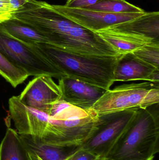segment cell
I'll return each mask as SVG.
<instances>
[{
	"mask_svg": "<svg viewBox=\"0 0 159 160\" xmlns=\"http://www.w3.org/2000/svg\"><path fill=\"white\" fill-rule=\"evenodd\" d=\"M64 74L107 90L114 83V73L119 56H88L65 51L49 43L32 45Z\"/></svg>",
	"mask_w": 159,
	"mask_h": 160,
	"instance_id": "cell-2",
	"label": "cell"
},
{
	"mask_svg": "<svg viewBox=\"0 0 159 160\" xmlns=\"http://www.w3.org/2000/svg\"><path fill=\"white\" fill-rule=\"evenodd\" d=\"M47 126L42 141L57 146L79 147L90 138L99 120L91 109L84 110L60 100L47 113Z\"/></svg>",
	"mask_w": 159,
	"mask_h": 160,
	"instance_id": "cell-3",
	"label": "cell"
},
{
	"mask_svg": "<svg viewBox=\"0 0 159 160\" xmlns=\"http://www.w3.org/2000/svg\"><path fill=\"white\" fill-rule=\"evenodd\" d=\"M97 160H106L105 158H100L98 159Z\"/></svg>",
	"mask_w": 159,
	"mask_h": 160,
	"instance_id": "cell-23",
	"label": "cell"
},
{
	"mask_svg": "<svg viewBox=\"0 0 159 160\" xmlns=\"http://www.w3.org/2000/svg\"><path fill=\"white\" fill-rule=\"evenodd\" d=\"M19 21L45 37L49 44L65 51L88 56H119L100 36L78 25L44 1L29 0L13 13Z\"/></svg>",
	"mask_w": 159,
	"mask_h": 160,
	"instance_id": "cell-1",
	"label": "cell"
},
{
	"mask_svg": "<svg viewBox=\"0 0 159 160\" xmlns=\"http://www.w3.org/2000/svg\"><path fill=\"white\" fill-rule=\"evenodd\" d=\"M159 84L149 82L124 84L106 90L91 109L98 116L159 102Z\"/></svg>",
	"mask_w": 159,
	"mask_h": 160,
	"instance_id": "cell-5",
	"label": "cell"
},
{
	"mask_svg": "<svg viewBox=\"0 0 159 160\" xmlns=\"http://www.w3.org/2000/svg\"><path fill=\"white\" fill-rule=\"evenodd\" d=\"M138 108L99 116L96 128L79 147L100 158H105L135 117Z\"/></svg>",
	"mask_w": 159,
	"mask_h": 160,
	"instance_id": "cell-7",
	"label": "cell"
},
{
	"mask_svg": "<svg viewBox=\"0 0 159 160\" xmlns=\"http://www.w3.org/2000/svg\"><path fill=\"white\" fill-rule=\"evenodd\" d=\"M101 1L102 0H70L64 5L72 8H85Z\"/></svg>",
	"mask_w": 159,
	"mask_h": 160,
	"instance_id": "cell-22",
	"label": "cell"
},
{
	"mask_svg": "<svg viewBox=\"0 0 159 160\" xmlns=\"http://www.w3.org/2000/svg\"><path fill=\"white\" fill-rule=\"evenodd\" d=\"M0 75L14 88L22 83L30 77L23 69L13 63L1 52Z\"/></svg>",
	"mask_w": 159,
	"mask_h": 160,
	"instance_id": "cell-18",
	"label": "cell"
},
{
	"mask_svg": "<svg viewBox=\"0 0 159 160\" xmlns=\"http://www.w3.org/2000/svg\"><path fill=\"white\" fill-rule=\"evenodd\" d=\"M0 160H30L20 135L10 128L0 144Z\"/></svg>",
	"mask_w": 159,
	"mask_h": 160,
	"instance_id": "cell-15",
	"label": "cell"
},
{
	"mask_svg": "<svg viewBox=\"0 0 159 160\" xmlns=\"http://www.w3.org/2000/svg\"><path fill=\"white\" fill-rule=\"evenodd\" d=\"M0 52L29 76H48L60 79L63 73L30 45L8 34L0 23Z\"/></svg>",
	"mask_w": 159,
	"mask_h": 160,
	"instance_id": "cell-6",
	"label": "cell"
},
{
	"mask_svg": "<svg viewBox=\"0 0 159 160\" xmlns=\"http://www.w3.org/2000/svg\"><path fill=\"white\" fill-rule=\"evenodd\" d=\"M133 53L145 62L159 69V46L147 45Z\"/></svg>",
	"mask_w": 159,
	"mask_h": 160,
	"instance_id": "cell-19",
	"label": "cell"
},
{
	"mask_svg": "<svg viewBox=\"0 0 159 160\" xmlns=\"http://www.w3.org/2000/svg\"><path fill=\"white\" fill-rule=\"evenodd\" d=\"M85 8L113 13L146 12L141 8L136 6L126 0H102Z\"/></svg>",
	"mask_w": 159,
	"mask_h": 160,
	"instance_id": "cell-17",
	"label": "cell"
},
{
	"mask_svg": "<svg viewBox=\"0 0 159 160\" xmlns=\"http://www.w3.org/2000/svg\"><path fill=\"white\" fill-rule=\"evenodd\" d=\"M14 12L9 0H0V23L12 18Z\"/></svg>",
	"mask_w": 159,
	"mask_h": 160,
	"instance_id": "cell-21",
	"label": "cell"
},
{
	"mask_svg": "<svg viewBox=\"0 0 159 160\" xmlns=\"http://www.w3.org/2000/svg\"><path fill=\"white\" fill-rule=\"evenodd\" d=\"M1 23L6 32L17 40L28 45L49 43L47 38L30 26L14 18Z\"/></svg>",
	"mask_w": 159,
	"mask_h": 160,
	"instance_id": "cell-16",
	"label": "cell"
},
{
	"mask_svg": "<svg viewBox=\"0 0 159 160\" xmlns=\"http://www.w3.org/2000/svg\"><path fill=\"white\" fill-rule=\"evenodd\" d=\"M51 5L52 8L60 14L94 32L130 20L145 13H113L85 8H72L60 5Z\"/></svg>",
	"mask_w": 159,
	"mask_h": 160,
	"instance_id": "cell-8",
	"label": "cell"
},
{
	"mask_svg": "<svg viewBox=\"0 0 159 160\" xmlns=\"http://www.w3.org/2000/svg\"><path fill=\"white\" fill-rule=\"evenodd\" d=\"M20 135L30 160H63L79 147L57 146L44 142L31 135Z\"/></svg>",
	"mask_w": 159,
	"mask_h": 160,
	"instance_id": "cell-13",
	"label": "cell"
},
{
	"mask_svg": "<svg viewBox=\"0 0 159 160\" xmlns=\"http://www.w3.org/2000/svg\"><path fill=\"white\" fill-rule=\"evenodd\" d=\"M95 33L112 46L120 55L133 52L147 45L159 46L158 43L149 39L133 36L108 29L101 30Z\"/></svg>",
	"mask_w": 159,
	"mask_h": 160,
	"instance_id": "cell-14",
	"label": "cell"
},
{
	"mask_svg": "<svg viewBox=\"0 0 159 160\" xmlns=\"http://www.w3.org/2000/svg\"><path fill=\"white\" fill-rule=\"evenodd\" d=\"M61 99L84 110H89L106 90L71 77L59 79Z\"/></svg>",
	"mask_w": 159,
	"mask_h": 160,
	"instance_id": "cell-10",
	"label": "cell"
},
{
	"mask_svg": "<svg viewBox=\"0 0 159 160\" xmlns=\"http://www.w3.org/2000/svg\"><path fill=\"white\" fill-rule=\"evenodd\" d=\"M106 29L149 39L159 44V12H146L137 18Z\"/></svg>",
	"mask_w": 159,
	"mask_h": 160,
	"instance_id": "cell-12",
	"label": "cell"
},
{
	"mask_svg": "<svg viewBox=\"0 0 159 160\" xmlns=\"http://www.w3.org/2000/svg\"><path fill=\"white\" fill-rule=\"evenodd\" d=\"M100 158L99 156L79 147L63 160H97Z\"/></svg>",
	"mask_w": 159,
	"mask_h": 160,
	"instance_id": "cell-20",
	"label": "cell"
},
{
	"mask_svg": "<svg viewBox=\"0 0 159 160\" xmlns=\"http://www.w3.org/2000/svg\"><path fill=\"white\" fill-rule=\"evenodd\" d=\"M17 97L25 106L46 113L61 99L58 85L48 76L35 77Z\"/></svg>",
	"mask_w": 159,
	"mask_h": 160,
	"instance_id": "cell-9",
	"label": "cell"
},
{
	"mask_svg": "<svg viewBox=\"0 0 159 160\" xmlns=\"http://www.w3.org/2000/svg\"><path fill=\"white\" fill-rule=\"evenodd\" d=\"M159 103L138 108L106 160H153L159 152Z\"/></svg>",
	"mask_w": 159,
	"mask_h": 160,
	"instance_id": "cell-4",
	"label": "cell"
},
{
	"mask_svg": "<svg viewBox=\"0 0 159 160\" xmlns=\"http://www.w3.org/2000/svg\"><path fill=\"white\" fill-rule=\"evenodd\" d=\"M114 82L146 81L159 84V69L145 62L133 52L119 57L114 73Z\"/></svg>",
	"mask_w": 159,
	"mask_h": 160,
	"instance_id": "cell-11",
	"label": "cell"
},
{
	"mask_svg": "<svg viewBox=\"0 0 159 160\" xmlns=\"http://www.w3.org/2000/svg\"><path fill=\"white\" fill-rule=\"evenodd\" d=\"M70 1V0H67V1Z\"/></svg>",
	"mask_w": 159,
	"mask_h": 160,
	"instance_id": "cell-24",
	"label": "cell"
}]
</instances>
